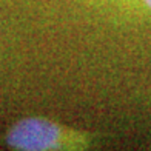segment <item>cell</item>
I'll use <instances>...</instances> for the list:
<instances>
[{
	"instance_id": "cell-1",
	"label": "cell",
	"mask_w": 151,
	"mask_h": 151,
	"mask_svg": "<svg viewBox=\"0 0 151 151\" xmlns=\"http://www.w3.org/2000/svg\"><path fill=\"white\" fill-rule=\"evenodd\" d=\"M94 143V134L40 116L19 119L5 133V145L16 151H80Z\"/></svg>"
},
{
	"instance_id": "cell-2",
	"label": "cell",
	"mask_w": 151,
	"mask_h": 151,
	"mask_svg": "<svg viewBox=\"0 0 151 151\" xmlns=\"http://www.w3.org/2000/svg\"><path fill=\"white\" fill-rule=\"evenodd\" d=\"M134 2L137 3L139 8L145 9L147 12H150V14H151V0H134Z\"/></svg>"
}]
</instances>
